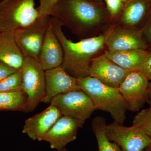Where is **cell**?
<instances>
[{
  "instance_id": "cell-1",
  "label": "cell",
  "mask_w": 151,
  "mask_h": 151,
  "mask_svg": "<svg viewBox=\"0 0 151 151\" xmlns=\"http://www.w3.org/2000/svg\"><path fill=\"white\" fill-rule=\"evenodd\" d=\"M50 16L80 40L104 33L112 22L104 3L89 0H58Z\"/></svg>"
},
{
  "instance_id": "cell-2",
  "label": "cell",
  "mask_w": 151,
  "mask_h": 151,
  "mask_svg": "<svg viewBox=\"0 0 151 151\" xmlns=\"http://www.w3.org/2000/svg\"><path fill=\"white\" fill-rule=\"evenodd\" d=\"M52 25L63 50L61 67L69 75L78 79L89 76L92 60L100 55L105 47L106 31L94 37L73 42L68 39L62 30L61 22L50 16Z\"/></svg>"
},
{
  "instance_id": "cell-3",
  "label": "cell",
  "mask_w": 151,
  "mask_h": 151,
  "mask_svg": "<svg viewBox=\"0 0 151 151\" xmlns=\"http://www.w3.org/2000/svg\"><path fill=\"white\" fill-rule=\"evenodd\" d=\"M77 82L81 90L91 98L96 110L110 113L114 121L124 124L127 104L119 88L108 86L90 76L78 78Z\"/></svg>"
},
{
  "instance_id": "cell-4",
  "label": "cell",
  "mask_w": 151,
  "mask_h": 151,
  "mask_svg": "<svg viewBox=\"0 0 151 151\" xmlns=\"http://www.w3.org/2000/svg\"><path fill=\"white\" fill-rule=\"evenodd\" d=\"M39 17L35 0L0 1V32L14 35L32 24Z\"/></svg>"
},
{
  "instance_id": "cell-5",
  "label": "cell",
  "mask_w": 151,
  "mask_h": 151,
  "mask_svg": "<svg viewBox=\"0 0 151 151\" xmlns=\"http://www.w3.org/2000/svg\"><path fill=\"white\" fill-rule=\"evenodd\" d=\"M21 70L23 91L27 97L24 112L29 113L35 110L45 95V71L37 60L28 57L24 58Z\"/></svg>"
},
{
  "instance_id": "cell-6",
  "label": "cell",
  "mask_w": 151,
  "mask_h": 151,
  "mask_svg": "<svg viewBox=\"0 0 151 151\" xmlns=\"http://www.w3.org/2000/svg\"><path fill=\"white\" fill-rule=\"evenodd\" d=\"M50 104L57 107L63 116L78 121L81 128L96 110L91 98L81 90L59 94Z\"/></svg>"
},
{
  "instance_id": "cell-7",
  "label": "cell",
  "mask_w": 151,
  "mask_h": 151,
  "mask_svg": "<svg viewBox=\"0 0 151 151\" xmlns=\"http://www.w3.org/2000/svg\"><path fill=\"white\" fill-rule=\"evenodd\" d=\"M106 135L109 140L116 143L122 151H144L151 145V139L140 129L127 127L114 121L107 124Z\"/></svg>"
},
{
  "instance_id": "cell-8",
  "label": "cell",
  "mask_w": 151,
  "mask_h": 151,
  "mask_svg": "<svg viewBox=\"0 0 151 151\" xmlns=\"http://www.w3.org/2000/svg\"><path fill=\"white\" fill-rule=\"evenodd\" d=\"M50 23V16L39 17L32 24L14 35L17 44L24 57L38 60Z\"/></svg>"
},
{
  "instance_id": "cell-9",
  "label": "cell",
  "mask_w": 151,
  "mask_h": 151,
  "mask_svg": "<svg viewBox=\"0 0 151 151\" xmlns=\"http://www.w3.org/2000/svg\"><path fill=\"white\" fill-rule=\"evenodd\" d=\"M106 32L105 45L108 50L148 49L140 28L115 23L110 25Z\"/></svg>"
},
{
  "instance_id": "cell-10",
  "label": "cell",
  "mask_w": 151,
  "mask_h": 151,
  "mask_svg": "<svg viewBox=\"0 0 151 151\" xmlns=\"http://www.w3.org/2000/svg\"><path fill=\"white\" fill-rule=\"evenodd\" d=\"M149 80L140 70L129 73L119 87L127 109L133 112L140 111L146 103Z\"/></svg>"
},
{
  "instance_id": "cell-11",
  "label": "cell",
  "mask_w": 151,
  "mask_h": 151,
  "mask_svg": "<svg viewBox=\"0 0 151 151\" xmlns=\"http://www.w3.org/2000/svg\"><path fill=\"white\" fill-rule=\"evenodd\" d=\"M130 72L119 66L103 53L92 60L89 76L108 86L119 88Z\"/></svg>"
},
{
  "instance_id": "cell-12",
  "label": "cell",
  "mask_w": 151,
  "mask_h": 151,
  "mask_svg": "<svg viewBox=\"0 0 151 151\" xmlns=\"http://www.w3.org/2000/svg\"><path fill=\"white\" fill-rule=\"evenodd\" d=\"M45 94L42 102L50 103L59 94L81 90L77 78L69 75L61 66L45 71Z\"/></svg>"
},
{
  "instance_id": "cell-13",
  "label": "cell",
  "mask_w": 151,
  "mask_h": 151,
  "mask_svg": "<svg viewBox=\"0 0 151 151\" xmlns=\"http://www.w3.org/2000/svg\"><path fill=\"white\" fill-rule=\"evenodd\" d=\"M79 128L81 127L78 121L63 116L45 135L42 141L48 142L52 149L61 150L76 139Z\"/></svg>"
},
{
  "instance_id": "cell-14",
  "label": "cell",
  "mask_w": 151,
  "mask_h": 151,
  "mask_svg": "<svg viewBox=\"0 0 151 151\" xmlns=\"http://www.w3.org/2000/svg\"><path fill=\"white\" fill-rule=\"evenodd\" d=\"M62 116L57 107L50 105L42 112L27 119L22 133L33 140L42 141L45 135Z\"/></svg>"
},
{
  "instance_id": "cell-15",
  "label": "cell",
  "mask_w": 151,
  "mask_h": 151,
  "mask_svg": "<svg viewBox=\"0 0 151 151\" xmlns=\"http://www.w3.org/2000/svg\"><path fill=\"white\" fill-rule=\"evenodd\" d=\"M63 59L62 46L55 33L50 21L38 61L42 68L46 71L61 66Z\"/></svg>"
},
{
  "instance_id": "cell-16",
  "label": "cell",
  "mask_w": 151,
  "mask_h": 151,
  "mask_svg": "<svg viewBox=\"0 0 151 151\" xmlns=\"http://www.w3.org/2000/svg\"><path fill=\"white\" fill-rule=\"evenodd\" d=\"M151 12V0H129L117 23L141 28Z\"/></svg>"
},
{
  "instance_id": "cell-17",
  "label": "cell",
  "mask_w": 151,
  "mask_h": 151,
  "mask_svg": "<svg viewBox=\"0 0 151 151\" xmlns=\"http://www.w3.org/2000/svg\"><path fill=\"white\" fill-rule=\"evenodd\" d=\"M104 53L120 67L132 71L141 70L145 60L147 50L129 49L119 51L106 50Z\"/></svg>"
},
{
  "instance_id": "cell-18",
  "label": "cell",
  "mask_w": 151,
  "mask_h": 151,
  "mask_svg": "<svg viewBox=\"0 0 151 151\" xmlns=\"http://www.w3.org/2000/svg\"><path fill=\"white\" fill-rule=\"evenodd\" d=\"M24 58L14 35L0 32V60L18 70L22 66Z\"/></svg>"
},
{
  "instance_id": "cell-19",
  "label": "cell",
  "mask_w": 151,
  "mask_h": 151,
  "mask_svg": "<svg viewBox=\"0 0 151 151\" xmlns=\"http://www.w3.org/2000/svg\"><path fill=\"white\" fill-rule=\"evenodd\" d=\"M107 125L106 119L103 116H96L92 120V129L97 139L98 151H122L116 143L108 140L105 132Z\"/></svg>"
},
{
  "instance_id": "cell-20",
  "label": "cell",
  "mask_w": 151,
  "mask_h": 151,
  "mask_svg": "<svg viewBox=\"0 0 151 151\" xmlns=\"http://www.w3.org/2000/svg\"><path fill=\"white\" fill-rule=\"evenodd\" d=\"M27 97L24 91L0 92V111H24Z\"/></svg>"
},
{
  "instance_id": "cell-21",
  "label": "cell",
  "mask_w": 151,
  "mask_h": 151,
  "mask_svg": "<svg viewBox=\"0 0 151 151\" xmlns=\"http://www.w3.org/2000/svg\"><path fill=\"white\" fill-rule=\"evenodd\" d=\"M19 91H23L21 68L0 81V92Z\"/></svg>"
},
{
  "instance_id": "cell-22",
  "label": "cell",
  "mask_w": 151,
  "mask_h": 151,
  "mask_svg": "<svg viewBox=\"0 0 151 151\" xmlns=\"http://www.w3.org/2000/svg\"><path fill=\"white\" fill-rule=\"evenodd\" d=\"M132 126L137 127L149 136L151 135V108L142 110L134 117Z\"/></svg>"
},
{
  "instance_id": "cell-23",
  "label": "cell",
  "mask_w": 151,
  "mask_h": 151,
  "mask_svg": "<svg viewBox=\"0 0 151 151\" xmlns=\"http://www.w3.org/2000/svg\"><path fill=\"white\" fill-rule=\"evenodd\" d=\"M112 21L116 20L122 13L125 4L121 0H103Z\"/></svg>"
},
{
  "instance_id": "cell-24",
  "label": "cell",
  "mask_w": 151,
  "mask_h": 151,
  "mask_svg": "<svg viewBox=\"0 0 151 151\" xmlns=\"http://www.w3.org/2000/svg\"><path fill=\"white\" fill-rule=\"evenodd\" d=\"M58 0H39L40 5L37 8L39 17L50 16Z\"/></svg>"
},
{
  "instance_id": "cell-25",
  "label": "cell",
  "mask_w": 151,
  "mask_h": 151,
  "mask_svg": "<svg viewBox=\"0 0 151 151\" xmlns=\"http://www.w3.org/2000/svg\"><path fill=\"white\" fill-rule=\"evenodd\" d=\"M140 29L144 40L148 49L151 48V12Z\"/></svg>"
},
{
  "instance_id": "cell-26",
  "label": "cell",
  "mask_w": 151,
  "mask_h": 151,
  "mask_svg": "<svg viewBox=\"0 0 151 151\" xmlns=\"http://www.w3.org/2000/svg\"><path fill=\"white\" fill-rule=\"evenodd\" d=\"M140 71L144 73L149 81L151 80V48L147 50L145 60Z\"/></svg>"
},
{
  "instance_id": "cell-27",
  "label": "cell",
  "mask_w": 151,
  "mask_h": 151,
  "mask_svg": "<svg viewBox=\"0 0 151 151\" xmlns=\"http://www.w3.org/2000/svg\"><path fill=\"white\" fill-rule=\"evenodd\" d=\"M17 70H18L0 60V81L16 72Z\"/></svg>"
},
{
  "instance_id": "cell-28",
  "label": "cell",
  "mask_w": 151,
  "mask_h": 151,
  "mask_svg": "<svg viewBox=\"0 0 151 151\" xmlns=\"http://www.w3.org/2000/svg\"><path fill=\"white\" fill-rule=\"evenodd\" d=\"M146 103H148L149 105H150V108H151V82L149 83Z\"/></svg>"
},
{
  "instance_id": "cell-29",
  "label": "cell",
  "mask_w": 151,
  "mask_h": 151,
  "mask_svg": "<svg viewBox=\"0 0 151 151\" xmlns=\"http://www.w3.org/2000/svg\"><path fill=\"white\" fill-rule=\"evenodd\" d=\"M90 1L93 2L98 3V4H103L104 3L103 0H89Z\"/></svg>"
},
{
  "instance_id": "cell-30",
  "label": "cell",
  "mask_w": 151,
  "mask_h": 151,
  "mask_svg": "<svg viewBox=\"0 0 151 151\" xmlns=\"http://www.w3.org/2000/svg\"><path fill=\"white\" fill-rule=\"evenodd\" d=\"M144 151H151V145L147 147Z\"/></svg>"
},
{
  "instance_id": "cell-31",
  "label": "cell",
  "mask_w": 151,
  "mask_h": 151,
  "mask_svg": "<svg viewBox=\"0 0 151 151\" xmlns=\"http://www.w3.org/2000/svg\"><path fill=\"white\" fill-rule=\"evenodd\" d=\"M58 151H68V150L65 148H64L61 149V150H58Z\"/></svg>"
},
{
  "instance_id": "cell-32",
  "label": "cell",
  "mask_w": 151,
  "mask_h": 151,
  "mask_svg": "<svg viewBox=\"0 0 151 151\" xmlns=\"http://www.w3.org/2000/svg\"><path fill=\"white\" fill-rule=\"evenodd\" d=\"M121 1H122L123 3H124V4H126V3H127V2L129 0H121Z\"/></svg>"
},
{
  "instance_id": "cell-33",
  "label": "cell",
  "mask_w": 151,
  "mask_h": 151,
  "mask_svg": "<svg viewBox=\"0 0 151 151\" xmlns=\"http://www.w3.org/2000/svg\"><path fill=\"white\" fill-rule=\"evenodd\" d=\"M150 138L151 139V136H150Z\"/></svg>"
},
{
  "instance_id": "cell-34",
  "label": "cell",
  "mask_w": 151,
  "mask_h": 151,
  "mask_svg": "<svg viewBox=\"0 0 151 151\" xmlns=\"http://www.w3.org/2000/svg\"></svg>"
}]
</instances>
